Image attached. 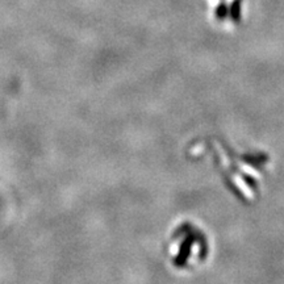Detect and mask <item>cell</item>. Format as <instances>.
<instances>
[{
	"label": "cell",
	"mask_w": 284,
	"mask_h": 284,
	"mask_svg": "<svg viewBox=\"0 0 284 284\" xmlns=\"http://www.w3.org/2000/svg\"><path fill=\"white\" fill-rule=\"evenodd\" d=\"M241 7L242 0H233L230 7H229V15H230L234 23H239V20H241Z\"/></svg>",
	"instance_id": "6da1fadb"
},
{
	"label": "cell",
	"mask_w": 284,
	"mask_h": 284,
	"mask_svg": "<svg viewBox=\"0 0 284 284\" xmlns=\"http://www.w3.org/2000/svg\"><path fill=\"white\" fill-rule=\"evenodd\" d=\"M229 15V8L225 3H220L216 8V17L219 20L226 19V16Z\"/></svg>",
	"instance_id": "7a4b0ae2"
}]
</instances>
